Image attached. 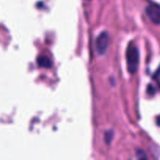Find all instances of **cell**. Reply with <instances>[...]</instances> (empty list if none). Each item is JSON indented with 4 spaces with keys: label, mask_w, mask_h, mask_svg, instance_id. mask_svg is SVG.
Returning <instances> with one entry per match:
<instances>
[{
    "label": "cell",
    "mask_w": 160,
    "mask_h": 160,
    "mask_svg": "<svg viewBox=\"0 0 160 160\" xmlns=\"http://www.w3.org/2000/svg\"><path fill=\"white\" fill-rule=\"evenodd\" d=\"M147 92H148V94H149V95H153L156 93V89H155V88L153 87L152 84H149V85L148 86V88H147Z\"/></svg>",
    "instance_id": "7"
},
{
    "label": "cell",
    "mask_w": 160,
    "mask_h": 160,
    "mask_svg": "<svg viewBox=\"0 0 160 160\" xmlns=\"http://www.w3.org/2000/svg\"><path fill=\"white\" fill-rule=\"evenodd\" d=\"M157 124L160 126V117H158V120H157Z\"/></svg>",
    "instance_id": "9"
},
{
    "label": "cell",
    "mask_w": 160,
    "mask_h": 160,
    "mask_svg": "<svg viewBox=\"0 0 160 160\" xmlns=\"http://www.w3.org/2000/svg\"><path fill=\"white\" fill-rule=\"evenodd\" d=\"M112 137H113V132L112 131H107L105 133V140H106V143L109 144L111 141L112 140Z\"/></svg>",
    "instance_id": "5"
},
{
    "label": "cell",
    "mask_w": 160,
    "mask_h": 160,
    "mask_svg": "<svg viewBox=\"0 0 160 160\" xmlns=\"http://www.w3.org/2000/svg\"><path fill=\"white\" fill-rule=\"evenodd\" d=\"M126 60L128 70L130 73L134 74L138 70L139 64V51L135 45L130 43L126 51Z\"/></svg>",
    "instance_id": "1"
},
{
    "label": "cell",
    "mask_w": 160,
    "mask_h": 160,
    "mask_svg": "<svg viewBox=\"0 0 160 160\" xmlns=\"http://www.w3.org/2000/svg\"><path fill=\"white\" fill-rule=\"evenodd\" d=\"M146 14L152 22L155 24H160V6L150 4L145 9Z\"/></svg>",
    "instance_id": "3"
},
{
    "label": "cell",
    "mask_w": 160,
    "mask_h": 160,
    "mask_svg": "<svg viewBox=\"0 0 160 160\" xmlns=\"http://www.w3.org/2000/svg\"><path fill=\"white\" fill-rule=\"evenodd\" d=\"M109 42V34L106 31L100 33L95 40V48L97 52L100 55H104L107 51Z\"/></svg>",
    "instance_id": "2"
},
{
    "label": "cell",
    "mask_w": 160,
    "mask_h": 160,
    "mask_svg": "<svg viewBox=\"0 0 160 160\" xmlns=\"http://www.w3.org/2000/svg\"><path fill=\"white\" fill-rule=\"evenodd\" d=\"M137 157L138 160H148V157H147L146 154L142 150H138L137 152Z\"/></svg>",
    "instance_id": "6"
},
{
    "label": "cell",
    "mask_w": 160,
    "mask_h": 160,
    "mask_svg": "<svg viewBox=\"0 0 160 160\" xmlns=\"http://www.w3.org/2000/svg\"><path fill=\"white\" fill-rule=\"evenodd\" d=\"M160 75V67H159V69L157 70V71L156 72V73H154V78H157L158 76H159Z\"/></svg>",
    "instance_id": "8"
},
{
    "label": "cell",
    "mask_w": 160,
    "mask_h": 160,
    "mask_svg": "<svg viewBox=\"0 0 160 160\" xmlns=\"http://www.w3.org/2000/svg\"><path fill=\"white\" fill-rule=\"evenodd\" d=\"M37 62L39 67L43 68L49 69L52 67V62L51 59L46 56H40L37 59Z\"/></svg>",
    "instance_id": "4"
}]
</instances>
